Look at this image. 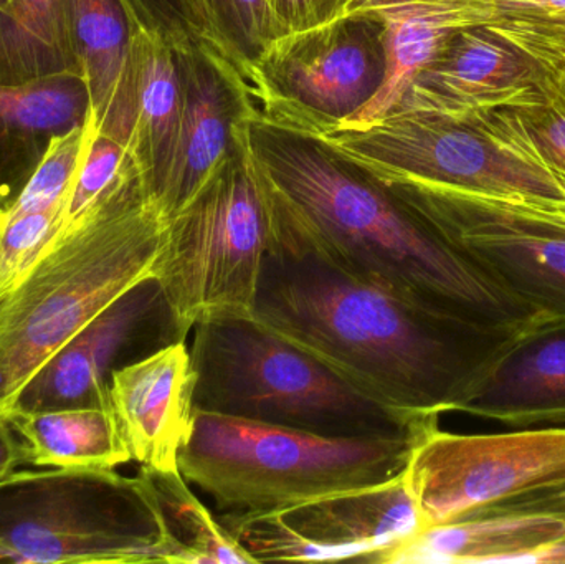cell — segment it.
<instances>
[{"instance_id": "cell-2", "label": "cell", "mask_w": 565, "mask_h": 564, "mask_svg": "<svg viewBox=\"0 0 565 564\" xmlns=\"http://www.w3.org/2000/svg\"><path fill=\"white\" fill-rule=\"evenodd\" d=\"M254 317L367 396L428 417L460 413L521 330L427 313L278 247L265 257Z\"/></svg>"}, {"instance_id": "cell-1", "label": "cell", "mask_w": 565, "mask_h": 564, "mask_svg": "<svg viewBox=\"0 0 565 564\" xmlns=\"http://www.w3.org/2000/svg\"><path fill=\"white\" fill-rule=\"evenodd\" d=\"M247 141L267 195L270 247L312 255L448 320L520 330L543 317L321 136L257 115Z\"/></svg>"}, {"instance_id": "cell-33", "label": "cell", "mask_w": 565, "mask_h": 564, "mask_svg": "<svg viewBox=\"0 0 565 564\" xmlns=\"http://www.w3.org/2000/svg\"><path fill=\"white\" fill-rule=\"evenodd\" d=\"M281 35L315 29L338 17L342 0H268Z\"/></svg>"}, {"instance_id": "cell-19", "label": "cell", "mask_w": 565, "mask_h": 564, "mask_svg": "<svg viewBox=\"0 0 565 564\" xmlns=\"http://www.w3.org/2000/svg\"><path fill=\"white\" fill-rule=\"evenodd\" d=\"M565 539V515L540 510L491 509L425 526L405 542L369 556L377 564H526Z\"/></svg>"}, {"instance_id": "cell-16", "label": "cell", "mask_w": 565, "mask_h": 564, "mask_svg": "<svg viewBox=\"0 0 565 564\" xmlns=\"http://www.w3.org/2000/svg\"><path fill=\"white\" fill-rule=\"evenodd\" d=\"M195 371L188 341L115 371L111 404L131 459L142 469L181 472L179 456L194 426Z\"/></svg>"}, {"instance_id": "cell-3", "label": "cell", "mask_w": 565, "mask_h": 564, "mask_svg": "<svg viewBox=\"0 0 565 564\" xmlns=\"http://www.w3.org/2000/svg\"><path fill=\"white\" fill-rule=\"evenodd\" d=\"M166 224L129 155L115 182L0 294V416L99 311L154 277Z\"/></svg>"}, {"instance_id": "cell-5", "label": "cell", "mask_w": 565, "mask_h": 564, "mask_svg": "<svg viewBox=\"0 0 565 564\" xmlns=\"http://www.w3.org/2000/svg\"><path fill=\"white\" fill-rule=\"evenodd\" d=\"M415 440L322 436L195 409L179 470L222 513L262 515L398 479Z\"/></svg>"}, {"instance_id": "cell-13", "label": "cell", "mask_w": 565, "mask_h": 564, "mask_svg": "<svg viewBox=\"0 0 565 564\" xmlns=\"http://www.w3.org/2000/svg\"><path fill=\"white\" fill-rule=\"evenodd\" d=\"M547 68L490 23L455 32L418 70L391 111L467 116L534 102Z\"/></svg>"}, {"instance_id": "cell-15", "label": "cell", "mask_w": 565, "mask_h": 564, "mask_svg": "<svg viewBox=\"0 0 565 564\" xmlns=\"http://www.w3.org/2000/svg\"><path fill=\"white\" fill-rule=\"evenodd\" d=\"M565 12V0H342L341 13L382 23L388 72L382 92L344 126L384 118L418 70L458 30L504 19H546Z\"/></svg>"}, {"instance_id": "cell-26", "label": "cell", "mask_w": 565, "mask_h": 564, "mask_svg": "<svg viewBox=\"0 0 565 564\" xmlns=\"http://www.w3.org/2000/svg\"><path fill=\"white\" fill-rule=\"evenodd\" d=\"M546 68L547 78L540 98L481 113L524 152L565 182V73Z\"/></svg>"}, {"instance_id": "cell-24", "label": "cell", "mask_w": 565, "mask_h": 564, "mask_svg": "<svg viewBox=\"0 0 565 564\" xmlns=\"http://www.w3.org/2000/svg\"><path fill=\"white\" fill-rule=\"evenodd\" d=\"M82 75L66 26L65 0L0 3V83L26 85Z\"/></svg>"}, {"instance_id": "cell-17", "label": "cell", "mask_w": 565, "mask_h": 564, "mask_svg": "<svg viewBox=\"0 0 565 564\" xmlns=\"http://www.w3.org/2000/svg\"><path fill=\"white\" fill-rule=\"evenodd\" d=\"M460 413L516 429L565 423V315L518 331Z\"/></svg>"}, {"instance_id": "cell-7", "label": "cell", "mask_w": 565, "mask_h": 564, "mask_svg": "<svg viewBox=\"0 0 565 564\" xmlns=\"http://www.w3.org/2000/svg\"><path fill=\"white\" fill-rule=\"evenodd\" d=\"M268 248L267 195L245 131L238 148L166 224L154 278L185 338L205 318L254 317Z\"/></svg>"}, {"instance_id": "cell-28", "label": "cell", "mask_w": 565, "mask_h": 564, "mask_svg": "<svg viewBox=\"0 0 565 564\" xmlns=\"http://www.w3.org/2000/svg\"><path fill=\"white\" fill-rule=\"evenodd\" d=\"M225 55L247 83L252 66L280 39L268 0H204Z\"/></svg>"}, {"instance_id": "cell-23", "label": "cell", "mask_w": 565, "mask_h": 564, "mask_svg": "<svg viewBox=\"0 0 565 564\" xmlns=\"http://www.w3.org/2000/svg\"><path fill=\"white\" fill-rule=\"evenodd\" d=\"M2 416L26 444L33 466L116 469L132 460L113 409H9Z\"/></svg>"}, {"instance_id": "cell-9", "label": "cell", "mask_w": 565, "mask_h": 564, "mask_svg": "<svg viewBox=\"0 0 565 564\" xmlns=\"http://www.w3.org/2000/svg\"><path fill=\"white\" fill-rule=\"evenodd\" d=\"M375 179L494 284L543 317L565 315V204Z\"/></svg>"}, {"instance_id": "cell-27", "label": "cell", "mask_w": 565, "mask_h": 564, "mask_svg": "<svg viewBox=\"0 0 565 564\" xmlns=\"http://www.w3.org/2000/svg\"><path fill=\"white\" fill-rule=\"evenodd\" d=\"M95 116L89 113L83 125L73 126L50 139L35 172L7 214L19 212L68 211L79 166L96 135ZM66 219V217H65Z\"/></svg>"}, {"instance_id": "cell-30", "label": "cell", "mask_w": 565, "mask_h": 564, "mask_svg": "<svg viewBox=\"0 0 565 564\" xmlns=\"http://www.w3.org/2000/svg\"><path fill=\"white\" fill-rule=\"evenodd\" d=\"M65 212L7 214L0 227V294L39 260L65 224Z\"/></svg>"}, {"instance_id": "cell-31", "label": "cell", "mask_w": 565, "mask_h": 564, "mask_svg": "<svg viewBox=\"0 0 565 564\" xmlns=\"http://www.w3.org/2000/svg\"><path fill=\"white\" fill-rule=\"evenodd\" d=\"M128 158V146L125 142L96 131L88 152L79 166L68 211H66L65 224L78 219L115 182Z\"/></svg>"}, {"instance_id": "cell-35", "label": "cell", "mask_w": 565, "mask_h": 564, "mask_svg": "<svg viewBox=\"0 0 565 564\" xmlns=\"http://www.w3.org/2000/svg\"><path fill=\"white\" fill-rule=\"evenodd\" d=\"M497 509L540 510V512H556L565 515V489L504 503V506L497 507Z\"/></svg>"}, {"instance_id": "cell-8", "label": "cell", "mask_w": 565, "mask_h": 564, "mask_svg": "<svg viewBox=\"0 0 565 564\" xmlns=\"http://www.w3.org/2000/svg\"><path fill=\"white\" fill-rule=\"evenodd\" d=\"M375 178L411 179L513 201L565 204V182L484 113H397L321 136Z\"/></svg>"}, {"instance_id": "cell-34", "label": "cell", "mask_w": 565, "mask_h": 564, "mask_svg": "<svg viewBox=\"0 0 565 564\" xmlns=\"http://www.w3.org/2000/svg\"><path fill=\"white\" fill-rule=\"evenodd\" d=\"M23 464H29L26 444L17 439L9 421L0 416V480L15 472L17 467Z\"/></svg>"}, {"instance_id": "cell-12", "label": "cell", "mask_w": 565, "mask_h": 564, "mask_svg": "<svg viewBox=\"0 0 565 564\" xmlns=\"http://www.w3.org/2000/svg\"><path fill=\"white\" fill-rule=\"evenodd\" d=\"M188 341L154 277L119 295L50 358L10 409H113L115 371L161 348Z\"/></svg>"}, {"instance_id": "cell-38", "label": "cell", "mask_w": 565, "mask_h": 564, "mask_svg": "<svg viewBox=\"0 0 565 564\" xmlns=\"http://www.w3.org/2000/svg\"><path fill=\"white\" fill-rule=\"evenodd\" d=\"M6 2V0H0V3Z\"/></svg>"}, {"instance_id": "cell-25", "label": "cell", "mask_w": 565, "mask_h": 564, "mask_svg": "<svg viewBox=\"0 0 565 564\" xmlns=\"http://www.w3.org/2000/svg\"><path fill=\"white\" fill-rule=\"evenodd\" d=\"M158 503L179 564H250V556L225 532L217 517L192 493L181 472L139 470Z\"/></svg>"}, {"instance_id": "cell-4", "label": "cell", "mask_w": 565, "mask_h": 564, "mask_svg": "<svg viewBox=\"0 0 565 564\" xmlns=\"http://www.w3.org/2000/svg\"><path fill=\"white\" fill-rule=\"evenodd\" d=\"M195 409L332 437L418 439L440 417L395 409L278 337L255 317L192 328Z\"/></svg>"}, {"instance_id": "cell-32", "label": "cell", "mask_w": 565, "mask_h": 564, "mask_svg": "<svg viewBox=\"0 0 565 564\" xmlns=\"http://www.w3.org/2000/svg\"><path fill=\"white\" fill-rule=\"evenodd\" d=\"M524 52L565 73V15L547 19H507L491 23Z\"/></svg>"}, {"instance_id": "cell-21", "label": "cell", "mask_w": 565, "mask_h": 564, "mask_svg": "<svg viewBox=\"0 0 565 564\" xmlns=\"http://www.w3.org/2000/svg\"><path fill=\"white\" fill-rule=\"evenodd\" d=\"M92 113L82 75L26 85L0 83V207L9 209L32 178L50 139Z\"/></svg>"}, {"instance_id": "cell-29", "label": "cell", "mask_w": 565, "mask_h": 564, "mask_svg": "<svg viewBox=\"0 0 565 564\" xmlns=\"http://www.w3.org/2000/svg\"><path fill=\"white\" fill-rule=\"evenodd\" d=\"M135 29L189 52L209 49L227 56L204 0H121Z\"/></svg>"}, {"instance_id": "cell-11", "label": "cell", "mask_w": 565, "mask_h": 564, "mask_svg": "<svg viewBox=\"0 0 565 564\" xmlns=\"http://www.w3.org/2000/svg\"><path fill=\"white\" fill-rule=\"evenodd\" d=\"M404 482L422 525H441L504 503L565 489V429L422 434Z\"/></svg>"}, {"instance_id": "cell-10", "label": "cell", "mask_w": 565, "mask_h": 564, "mask_svg": "<svg viewBox=\"0 0 565 564\" xmlns=\"http://www.w3.org/2000/svg\"><path fill=\"white\" fill-rule=\"evenodd\" d=\"M387 72L382 23L341 13L275 40L247 85L260 118L322 136L352 121L382 92Z\"/></svg>"}, {"instance_id": "cell-36", "label": "cell", "mask_w": 565, "mask_h": 564, "mask_svg": "<svg viewBox=\"0 0 565 564\" xmlns=\"http://www.w3.org/2000/svg\"><path fill=\"white\" fill-rule=\"evenodd\" d=\"M526 564H565V539L534 553Z\"/></svg>"}, {"instance_id": "cell-37", "label": "cell", "mask_w": 565, "mask_h": 564, "mask_svg": "<svg viewBox=\"0 0 565 564\" xmlns=\"http://www.w3.org/2000/svg\"><path fill=\"white\" fill-rule=\"evenodd\" d=\"M6 209L0 207V227H2L3 217H6Z\"/></svg>"}, {"instance_id": "cell-20", "label": "cell", "mask_w": 565, "mask_h": 564, "mask_svg": "<svg viewBox=\"0 0 565 564\" xmlns=\"http://www.w3.org/2000/svg\"><path fill=\"white\" fill-rule=\"evenodd\" d=\"M126 83L131 106L128 151L156 205L171 171L181 128L184 103L181 52L164 40L136 29Z\"/></svg>"}, {"instance_id": "cell-6", "label": "cell", "mask_w": 565, "mask_h": 564, "mask_svg": "<svg viewBox=\"0 0 565 564\" xmlns=\"http://www.w3.org/2000/svg\"><path fill=\"white\" fill-rule=\"evenodd\" d=\"M0 562L179 564L145 477L58 467L0 480Z\"/></svg>"}, {"instance_id": "cell-14", "label": "cell", "mask_w": 565, "mask_h": 564, "mask_svg": "<svg viewBox=\"0 0 565 564\" xmlns=\"http://www.w3.org/2000/svg\"><path fill=\"white\" fill-rule=\"evenodd\" d=\"M181 52L184 103L171 171L156 207L166 222L178 214L212 172L238 148L258 115L244 76L221 53Z\"/></svg>"}, {"instance_id": "cell-22", "label": "cell", "mask_w": 565, "mask_h": 564, "mask_svg": "<svg viewBox=\"0 0 565 564\" xmlns=\"http://www.w3.org/2000/svg\"><path fill=\"white\" fill-rule=\"evenodd\" d=\"M66 26L96 128L128 146V75L135 25L121 0H65Z\"/></svg>"}, {"instance_id": "cell-18", "label": "cell", "mask_w": 565, "mask_h": 564, "mask_svg": "<svg viewBox=\"0 0 565 564\" xmlns=\"http://www.w3.org/2000/svg\"><path fill=\"white\" fill-rule=\"evenodd\" d=\"M275 513L299 539L321 550L328 562H364L424 529L404 473L382 486L334 493Z\"/></svg>"}]
</instances>
